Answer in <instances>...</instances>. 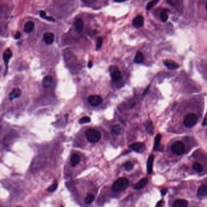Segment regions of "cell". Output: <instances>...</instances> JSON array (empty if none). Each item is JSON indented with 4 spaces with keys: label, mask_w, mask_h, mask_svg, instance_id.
Wrapping results in <instances>:
<instances>
[{
    "label": "cell",
    "mask_w": 207,
    "mask_h": 207,
    "mask_svg": "<svg viewBox=\"0 0 207 207\" xmlns=\"http://www.w3.org/2000/svg\"><path fill=\"white\" fill-rule=\"evenodd\" d=\"M129 182L126 177H120L115 181L112 186V190L116 192L125 191L129 185Z\"/></svg>",
    "instance_id": "1"
},
{
    "label": "cell",
    "mask_w": 207,
    "mask_h": 207,
    "mask_svg": "<svg viewBox=\"0 0 207 207\" xmlns=\"http://www.w3.org/2000/svg\"><path fill=\"white\" fill-rule=\"evenodd\" d=\"M86 137L87 140L91 143H96L101 138V133L95 129H88L86 132Z\"/></svg>",
    "instance_id": "2"
},
{
    "label": "cell",
    "mask_w": 207,
    "mask_h": 207,
    "mask_svg": "<svg viewBox=\"0 0 207 207\" xmlns=\"http://www.w3.org/2000/svg\"><path fill=\"white\" fill-rule=\"evenodd\" d=\"M197 122V117L194 113H189L184 117L183 123L187 128H191Z\"/></svg>",
    "instance_id": "3"
},
{
    "label": "cell",
    "mask_w": 207,
    "mask_h": 207,
    "mask_svg": "<svg viewBox=\"0 0 207 207\" xmlns=\"http://www.w3.org/2000/svg\"><path fill=\"white\" fill-rule=\"evenodd\" d=\"M171 150L175 154L182 155L185 152V146L182 142L177 141L172 145Z\"/></svg>",
    "instance_id": "4"
},
{
    "label": "cell",
    "mask_w": 207,
    "mask_h": 207,
    "mask_svg": "<svg viewBox=\"0 0 207 207\" xmlns=\"http://www.w3.org/2000/svg\"><path fill=\"white\" fill-rule=\"evenodd\" d=\"M109 73L111 74V77L114 82H119L122 78L120 71L118 69V67L112 65L109 67Z\"/></svg>",
    "instance_id": "5"
},
{
    "label": "cell",
    "mask_w": 207,
    "mask_h": 207,
    "mask_svg": "<svg viewBox=\"0 0 207 207\" xmlns=\"http://www.w3.org/2000/svg\"><path fill=\"white\" fill-rule=\"evenodd\" d=\"M130 149L138 153H143L146 150V146L143 143L136 142L131 144L129 146Z\"/></svg>",
    "instance_id": "6"
},
{
    "label": "cell",
    "mask_w": 207,
    "mask_h": 207,
    "mask_svg": "<svg viewBox=\"0 0 207 207\" xmlns=\"http://www.w3.org/2000/svg\"><path fill=\"white\" fill-rule=\"evenodd\" d=\"M88 102L90 105L93 106H97L101 104L103 100L101 96L98 95H91L88 98Z\"/></svg>",
    "instance_id": "7"
},
{
    "label": "cell",
    "mask_w": 207,
    "mask_h": 207,
    "mask_svg": "<svg viewBox=\"0 0 207 207\" xmlns=\"http://www.w3.org/2000/svg\"><path fill=\"white\" fill-rule=\"evenodd\" d=\"M133 25L136 28H140L143 25V17L139 15L135 17L133 21Z\"/></svg>",
    "instance_id": "8"
},
{
    "label": "cell",
    "mask_w": 207,
    "mask_h": 207,
    "mask_svg": "<svg viewBox=\"0 0 207 207\" xmlns=\"http://www.w3.org/2000/svg\"><path fill=\"white\" fill-rule=\"evenodd\" d=\"M75 30L78 33H81L84 29V22L82 18L76 19L74 22Z\"/></svg>",
    "instance_id": "9"
},
{
    "label": "cell",
    "mask_w": 207,
    "mask_h": 207,
    "mask_svg": "<svg viewBox=\"0 0 207 207\" xmlns=\"http://www.w3.org/2000/svg\"><path fill=\"white\" fill-rule=\"evenodd\" d=\"M163 63L169 69H176L179 67V64L171 60H166L163 61Z\"/></svg>",
    "instance_id": "10"
},
{
    "label": "cell",
    "mask_w": 207,
    "mask_h": 207,
    "mask_svg": "<svg viewBox=\"0 0 207 207\" xmlns=\"http://www.w3.org/2000/svg\"><path fill=\"white\" fill-rule=\"evenodd\" d=\"M43 39L46 44H51L54 40V35L51 32H46L43 35Z\"/></svg>",
    "instance_id": "11"
},
{
    "label": "cell",
    "mask_w": 207,
    "mask_h": 207,
    "mask_svg": "<svg viewBox=\"0 0 207 207\" xmlns=\"http://www.w3.org/2000/svg\"><path fill=\"white\" fill-rule=\"evenodd\" d=\"M148 182V180L147 178H143L140 180V181H138L136 184H135V185L133 186V188H134V189H135V190H141V189H142L143 188H144Z\"/></svg>",
    "instance_id": "12"
},
{
    "label": "cell",
    "mask_w": 207,
    "mask_h": 207,
    "mask_svg": "<svg viewBox=\"0 0 207 207\" xmlns=\"http://www.w3.org/2000/svg\"><path fill=\"white\" fill-rule=\"evenodd\" d=\"M21 94V90L19 88H15L13 89V91L10 93L9 98L11 100H13V99L17 98L20 97Z\"/></svg>",
    "instance_id": "13"
},
{
    "label": "cell",
    "mask_w": 207,
    "mask_h": 207,
    "mask_svg": "<svg viewBox=\"0 0 207 207\" xmlns=\"http://www.w3.org/2000/svg\"><path fill=\"white\" fill-rule=\"evenodd\" d=\"M12 55V52L11 49L9 48H7L3 53V59H4V63H5L6 66V69L7 68L9 61Z\"/></svg>",
    "instance_id": "14"
},
{
    "label": "cell",
    "mask_w": 207,
    "mask_h": 207,
    "mask_svg": "<svg viewBox=\"0 0 207 207\" xmlns=\"http://www.w3.org/2000/svg\"><path fill=\"white\" fill-rule=\"evenodd\" d=\"M154 156L151 155L148 159L147 162V173L148 174H151L152 172V165L154 162Z\"/></svg>",
    "instance_id": "15"
},
{
    "label": "cell",
    "mask_w": 207,
    "mask_h": 207,
    "mask_svg": "<svg viewBox=\"0 0 207 207\" xmlns=\"http://www.w3.org/2000/svg\"><path fill=\"white\" fill-rule=\"evenodd\" d=\"M34 23L32 21H29L27 22L24 26V31L26 33H30L34 30Z\"/></svg>",
    "instance_id": "16"
},
{
    "label": "cell",
    "mask_w": 207,
    "mask_h": 207,
    "mask_svg": "<svg viewBox=\"0 0 207 207\" xmlns=\"http://www.w3.org/2000/svg\"><path fill=\"white\" fill-rule=\"evenodd\" d=\"M188 205V201L184 199H177L174 202L173 205L174 207H187Z\"/></svg>",
    "instance_id": "17"
},
{
    "label": "cell",
    "mask_w": 207,
    "mask_h": 207,
    "mask_svg": "<svg viewBox=\"0 0 207 207\" xmlns=\"http://www.w3.org/2000/svg\"><path fill=\"white\" fill-rule=\"evenodd\" d=\"M143 61H144V56H143L142 52H141L140 51L137 52L134 58V63H135L140 64V63H142Z\"/></svg>",
    "instance_id": "18"
},
{
    "label": "cell",
    "mask_w": 207,
    "mask_h": 207,
    "mask_svg": "<svg viewBox=\"0 0 207 207\" xmlns=\"http://www.w3.org/2000/svg\"><path fill=\"white\" fill-rule=\"evenodd\" d=\"M207 195V185H201L197 191V196L199 197H202Z\"/></svg>",
    "instance_id": "19"
},
{
    "label": "cell",
    "mask_w": 207,
    "mask_h": 207,
    "mask_svg": "<svg viewBox=\"0 0 207 207\" xmlns=\"http://www.w3.org/2000/svg\"><path fill=\"white\" fill-rule=\"evenodd\" d=\"M52 82H53V78L52 76L47 75L45 76L43 78V85L44 88H48L49 86H51Z\"/></svg>",
    "instance_id": "20"
},
{
    "label": "cell",
    "mask_w": 207,
    "mask_h": 207,
    "mask_svg": "<svg viewBox=\"0 0 207 207\" xmlns=\"http://www.w3.org/2000/svg\"><path fill=\"white\" fill-rule=\"evenodd\" d=\"M80 161V158L78 155L75 154L71 156V164L73 167H74V166L77 165L79 163Z\"/></svg>",
    "instance_id": "21"
},
{
    "label": "cell",
    "mask_w": 207,
    "mask_h": 207,
    "mask_svg": "<svg viewBox=\"0 0 207 207\" xmlns=\"http://www.w3.org/2000/svg\"><path fill=\"white\" fill-rule=\"evenodd\" d=\"M162 136L160 134H157L154 140V150L157 151L159 150V148L160 146V144L161 142Z\"/></svg>",
    "instance_id": "22"
},
{
    "label": "cell",
    "mask_w": 207,
    "mask_h": 207,
    "mask_svg": "<svg viewBox=\"0 0 207 207\" xmlns=\"http://www.w3.org/2000/svg\"><path fill=\"white\" fill-rule=\"evenodd\" d=\"M111 131L112 132V133H114L116 135H119L121 133V132H122V128H121L119 125H114L112 127Z\"/></svg>",
    "instance_id": "23"
},
{
    "label": "cell",
    "mask_w": 207,
    "mask_h": 207,
    "mask_svg": "<svg viewBox=\"0 0 207 207\" xmlns=\"http://www.w3.org/2000/svg\"><path fill=\"white\" fill-rule=\"evenodd\" d=\"M94 200H95V196L93 194H88L86 197H85L84 202L85 204L88 205L92 204Z\"/></svg>",
    "instance_id": "24"
},
{
    "label": "cell",
    "mask_w": 207,
    "mask_h": 207,
    "mask_svg": "<svg viewBox=\"0 0 207 207\" xmlns=\"http://www.w3.org/2000/svg\"><path fill=\"white\" fill-rule=\"evenodd\" d=\"M145 126H146V131L148 133H149L151 134L154 133V127H153L152 121H147V123H146Z\"/></svg>",
    "instance_id": "25"
},
{
    "label": "cell",
    "mask_w": 207,
    "mask_h": 207,
    "mask_svg": "<svg viewBox=\"0 0 207 207\" xmlns=\"http://www.w3.org/2000/svg\"><path fill=\"white\" fill-rule=\"evenodd\" d=\"M160 17L161 20L163 22H166V21H167L168 18L167 10H163V11H162V12L160 13Z\"/></svg>",
    "instance_id": "26"
},
{
    "label": "cell",
    "mask_w": 207,
    "mask_h": 207,
    "mask_svg": "<svg viewBox=\"0 0 207 207\" xmlns=\"http://www.w3.org/2000/svg\"><path fill=\"white\" fill-rule=\"evenodd\" d=\"M192 168L194 169L198 173H200L203 171V167L198 162H195L192 165Z\"/></svg>",
    "instance_id": "27"
},
{
    "label": "cell",
    "mask_w": 207,
    "mask_h": 207,
    "mask_svg": "<svg viewBox=\"0 0 207 207\" xmlns=\"http://www.w3.org/2000/svg\"><path fill=\"white\" fill-rule=\"evenodd\" d=\"M57 187H58V183L57 181H55L50 187H49L47 188V191L49 192H53L57 190Z\"/></svg>",
    "instance_id": "28"
},
{
    "label": "cell",
    "mask_w": 207,
    "mask_h": 207,
    "mask_svg": "<svg viewBox=\"0 0 207 207\" xmlns=\"http://www.w3.org/2000/svg\"><path fill=\"white\" fill-rule=\"evenodd\" d=\"M40 15L41 16V17H42L43 18L47 20L48 21H55V19L53 18L52 17H50V16H46V13L44 11H40Z\"/></svg>",
    "instance_id": "29"
},
{
    "label": "cell",
    "mask_w": 207,
    "mask_h": 207,
    "mask_svg": "<svg viewBox=\"0 0 207 207\" xmlns=\"http://www.w3.org/2000/svg\"><path fill=\"white\" fill-rule=\"evenodd\" d=\"M159 2V0H153V1H151V2H150L148 4V5L146 6V9L148 11V10H150L151 9L154 7L156 4Z\"/></svg>",
    "instance_id": "30"
},
{
    "label": "cell",
    "mask_w": 207,
    "mask_h": 207,
    "mask_svg": "<svg viewBox=\"0 0 207 207\" xmlns=\"http://www.w3.org/2000/svg\"><path fill=\"white\" fill-rule=\"evenodd\" d=\"M91 121V118L89 117L86 116L84 117L81 118L79 120V123L81 124H84V123H87Z\"/></svg>",
    "instance_id": "31"
},
{
    "label": "cell",
    "mask_w": 207,
    "mask_h": 207,
    "mask_svg": "<svg viewBox=\"0 0 207 207\" xmlns=\"http://www.w3.org/2000/svg\"><path fill=\"white\" fill-rule=\"evenodd\" d=\"M124 167L125 168V169L127 171H131L133 169V164L131 162H126L124 165Z\"/></svg>",
    "instance_id": "32"
},
{
    "label": "cell",
    "mask_w": 207,
    "mask_h": 207,
    "mask_svg": "<svg viewBox=\"0 0 207 207\" xmlns=\"http://www.w3.org/2000/svg\"><path fill=\"white\" fill-rule=\"evenodd\" d=\"M103 38L102 37H98L97 38V46H96V49H100L102 46V44H103Z\"/></svg>",
    "instance_id": "33"
},
{
    "label": "cell",
    "mask_w": 207,
    "mask_h": 207,
    "mask_svg": "<svg viewBox=\"0 0 207 207\" xmlns=\"http://www.w3.org/2000/svg\"><path fill=\"white\" fill-rule=\"evenodd\" d=\"M202 125H203V126L207 125V112H206V114L205 115V118L204 119L203 122H202Z\"/></svg>",
    "instance_id": "34"
},
{
    "label": "cell",
    "mask_w": 207,
    "mask_h": 207,
    "mask_svg": "<svg viewBox=\"0 0 207 207\" xmlns=\"http://www.w3.org/2000/svg\"><path fill=\"white\" fill-rule=\"evenodd\" d=\"M21 37V33L20 32H17L16 33V34L15 35V38L16 40H18V39H20Z\"/></svg>",
    "instance_id": "35"
},
{
    "label": "cell",
    "mask_w": 207,
    "mask_h": 207,
    "mask_svg": "<svg viewBox=\"0 0 207 207\" xmlns=\"http://www.w3.org/2000/svg\"><path fill=\"white\" fill-rule=\"evenodd\" d=\"M166 192H167V189H163V190H162L161 191V194L162 196H164L166 194Z\"/></svg>",
    "instance_id": "36"
},
{
    "label": "cell",
    "mask_w": 207,
    "mask_h": 207,
    "mask_svg": "<svg viewBox=\"0 0 207 207\" xmlns=\"http://www.w3.org/2000/svg\"><path fill=\"white\" fill-rule=\"evenodd\" d=\"M92 66H93L92 62L91 61H89V63H88V67H89V68H91V67H92Z\"/></svg>",
    "instance_id": "37"
},
{
    "label": "cell",
    "mask_w": 207,
    "mask_h": 207,
    "mask_svg": "<svg viewBox=\"0 0 207 207\" xmlns=\"http://www.w3.org/2000/svg\"><path fill=\"white\" fill-rule=\"evenodd\" d=\"M163 201H160L159 202H158V204H157L156 206H162V204H163Z\"/></svg>",
    "instance_id": "38"
},
{
    "label": "cell",
    "mask_w": 207,
    "mask_h": 207,
    "mask_svg": "<svg viewBox=\"0 0 207 207\" xmlns=\"http://www.w3.org/2000/svg\"><path fill=\"white\" fill-rule=\"evenodd\" d=\"M114 1H116V2L120 3V2H123V1H125V0H114Z\"/></svg>",
    "instance_id": "39"
},
{
    "label": "cell",
    "mask_w": 207,
    "mask_h": 207,
    "mask_svg": "<svg viewBox=\"0 0 207 207\" xmlns=\"http://www.w3.org/2000/svg\"><path fill=\"white\" fill-rule=\"evenodd\" d=\"M206 11H207V3L206 4Z\"/></svg>",
    "instance_id": "40"
}]
</instances>
